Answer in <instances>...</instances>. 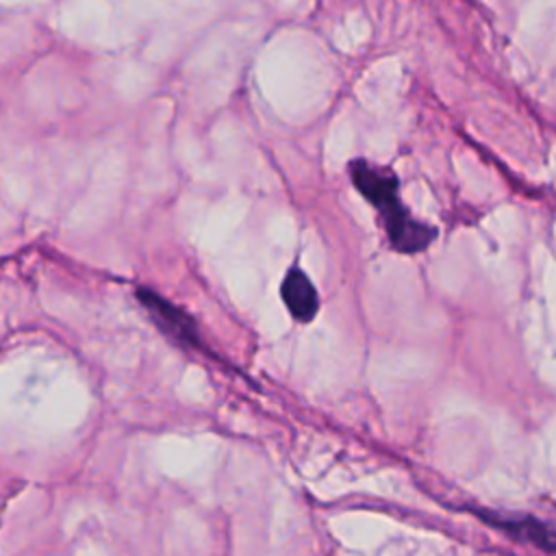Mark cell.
Wrapping results in <instances>:
<instances>
[{"label":"cell","mask_w":556,"mask_h":556,"mask_svg":"<svg viewBox=\"0 0 556 556\" xmlns=\"http://www.w3.org/2000/svg\"><path fill=\"white\" fill-rule=\"evenodd\" d=\"M350 178L361 195L378 211L384 235L393 250L415 254L430 245L437 230L410 215L400 198L397 178L389 169L358 159L350 163Z\"/></svg>","instance_id":"1"},{"label":"cell","mask_w":556,"mask_h":556,"mask_svg":"<svg viewBox=\"0 0 556 556\" xmlns=\"http://www.w3.org/2000/svg\"><path fill=\"white\" fill-rule=\"evenodd\" d=\"M137 300L143 304V308L150 313V317L163 332H167L169 337H174L180 343H191V345L200 343L195 321L182 308L172 304L167 298L159 295L156 291H152L148 287H139Z\"/></svg>","instance_id":"2"},{"label":"cell","mask_w":556,"mask_h":556,"mask_svg":"<svg viewBox=\"0 0 556 556\" xmlns=\"http://www.w3.org/2000/svg\"><path fill=\"white\" fill-rule=\"evenodd\" d=\"M280 295H282L287 311L298 321H311L319 311L317 289L311 282V278L306 276V271L300 269L298 265L287 269L282 285H280Z\"/></svg>","instance_id":"3"},{"label":"cell","mask_w":556,"mask_h":556,"mask_svg":"<svg viewBox=\"0 0 556 556\" xmlns=\"http://www.w3.org/2000/svg\"><path fill=\"white\" fill-rule=\"evenodd\" d=\"M484 521L502 528V532H508L521 541L534 543L543 549H554L556 552V530L547 528L545 523L532 519V517H504V515H493L489 510L480 513Z\"/></svg>","instance_id":"4"}]
</instances>
